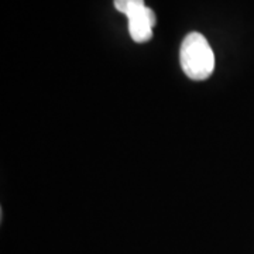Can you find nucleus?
Returning a JSON list of instances; mask_svg holds the SVG:
<instances>
[{"label":"nucleus","instance_id":"obj_1","mask_svg":"<svg viewBox=\"0 0 254 254\" xmlns=\"http://www.w3.org/2000/svg\"><path fill=\"white\" fill-rule=\"evenodd\" d=\"M180 63L184 73L193 81L208 79L215 69V55L200 33H190L182 40Z\"/></svg>","mask_w":254,"mask_h":254},{"label":"nucleus","instance_id":"obj_2","mask_svg":"<svg viewBox=\"0 0 254 254\" xmlns=\"http://www.w3.org/2000/svg\"><path fill=\"white\" fill-rule=\"evenodd\" d=\"M127 18H128V33L136 43H145L153 37L155 14L145 4L130 11L127 14Z\"/></svg>","mask_w":254,"mask_h":254},{"label":"nucleus","instance_id":"obj_3","mask_svg":"<svg viewBox=\"0 0 254 254\" xmlns=\"http://www.w3.org/2000/svg\"><path fill=\"white\" fill-rule=\"evenodd\" d=\"M144 0H115V7L123 14H128L130 11H133L137 7L143 6Z\"/></svg>","mask_w":254,"mask_h":254}]
</instances>
